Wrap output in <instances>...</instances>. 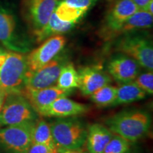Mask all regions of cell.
<instances>
[{"label":"cell","instance_id":"cell-5","mask_svg":"<svg viewBox=\"0 0 153 153\" xmlns=\"http://www.w3.org/2000/svg\"><path fill=\"white\" fill-rule=\"evenodd\" d=\"M116 51L128 56L148 71L153 70V46L150 39L133 33L124 35L116 44Z\"/></svg>","mask_w":153,"mask_h":153},{"label":"cell","instance_id":"cell-27","mask_svg":"<svg viewBox=\"0 0 153 153\" xmlns=\"http://www.w3.org/2000/svg\"><path fill=\"white\" fill-rule=\"evenodd\" d=\"M27 153H57V149H53L45 145L31 143Z\"/></svg>","mask_w":153,"mask_h":153},{"label":"cell","instance_id":"cell-8","mask_svg":"<svg viewBox=\"0 0 153 153\" xmlns=\"http://www.w3.org/2000/svg\"><path fill=\"white\" fill-rule=\"evenodd\" d=\"M66 39L57 35L45 40L41 45L33 50L26 57L28 71H34L53 60L64 48Z\"/></svg>","mask_w":153,"mask_h":153},{"label":"cell","instance_id":"cell-10","mask_svg":"<svg viewBox=\"0 0 153 153\" xmlns=\"http://www.w3.org/2000/svg\"><path fill=\"white\" fill-rule=\"evenodd\" d=\"M0 42L14 52L25 53L29 50L26 42L21 40L16 33L14 16L2 8H0Z\"/></svg>","mask_w":153,"mask_h":153},{"label":"cell","instance_id":"cell-12","mask_svg":"<svg viewBox=\"0 0 153 153\" xmlns=\"http://www.w3.org/2000/svg\"><path fill=\"white\" fill-rule=\"evenodd\" d=\"M58 3V0H25L26 16L34 32L46 24Z\"/></svg>","mask_w":153,"mask_h":153},{"label":"cell","instance_id":"cell-4","mask_svg":"<svg viewBox=\"0 0 153 153\" xmlns=\"http://www.w3.org/2000/svg\"><path fill=\"white\" fill-rule=\"evenodd\" d=\"M37 114L22 93L8 94L0 111V127L36 120Z\"/></svg>","mask_w":153,"mask_h":153},{"label":"cell","instance_id":"cell-2","mask_svg":"<svg viewBox=\"0 0 153 153\" xmlns=\"http://www.w3.org/2000/svg\"><path fill=\"white\" fill-rule=\"evenodd\" d=\"M50 126L57 149H78L85 144L87 128L79 118H59Z\"/></svg>","mask_w":153,"mask_h":153},{"label":"cell","instance_id":"cell-3","mask_svg":"<svg viewBox=\"0 0 153 153\" xmlns=\"http://www.w3.org/2000/svg\"><path fill=\"white\" fill-rule=\"evenodd\" d=\"M28 70L26 57L17 52L7 53L4 62L0 68V89L8 94L22 93Z\"/></svg>","mask_w":153,"mask_h":153},{"label":"cell","instance_id":"cell-9","mask_svg":"<svg viewBox=\"0 0 153 153\" xmlns=\"http://www.w3.org/2000/svg\"><path fill=\"white\" fill-rule=\"evenodd\" d=\"M138 10L132 0H117L108 12L105 21V36L115 37L123 23Z\"/></svg>","mask_w":153,"mask_h":153},{"label":"cell","instance_id":"cell-16","mask_svg":"<svg viewBox=\"0 0 153 153\" xmlns=\"http://www.w3.org/2000/svg\"><path fill=\"white\" fill-rule=\"evenodd\" d=\"M114 133L106 126L94 123L87 128L86 146L88 153H102Z\"/></svg>","mask_w":153,"mask_h":153},{"label":"cell","instance_id":"cell-32","mask_svg":"<svg viewBox=\"0 0 153 153\" xmlns=\"http://www.w3.org/2000/svg\"><path fill=\"white\" fill-rule=\"evenodd\" d=\"M4 52H5V51H4L2 49L0 48V54H1V53H4Z\"/></svg>","mask_w":153,"mask_h":153},{"label":"cell","instance_id":"cell-33","mask_svg":"<svg viewBox=\"0 0 153 153\" xmlns=\"http://www.w3.org/2000/svg\"><path fill=\"white\" fill-rule=\"evenodd\" d=\"M0 90H1V89H0Z\"/></svg>","mask_w":153,"mask_h":153},{"label":"cell","instance_id":"cell-17","mask_svg":"<svg viewBox=\"0 0 153 153\" xmlns=\"http://www.w3.org/2000/svg\"><path fill=\"white\" fill-rule=\"evenodd\" d=\"M153 23V14H150L143 9H138L132 16L128 19L122 25L116 36L127 34L137 31L140 29H145L152 27Z\"/></svg>","mask_w":153,"mask_h":153},{"label":"cell","instance_id":"cell-11","mask_svg":"<svg viewBox=\"0 0 153 153\" xmlns=\"http://www.w3.org/2000/svg\"><path fill=\"white\" fill-rule=\"evenodd\" d=\"M108 74L119 84L132 82L140 74V66L127 55L118 54L111 59L107 65Z\"/></svg>","mask_w":153,"mask_h":153},{"label":"cell","instance_id":"cell-29","mask_svg":"<svg viewBox=\"0 0 153 153\" xmlns=\"http://www.w3.org/2000/svg\"><path fill=\"white\" fill-rule=\"evenodd\" d=\"M132 1L137 6L138 9H143L152 0H132Z\"/></svg>","mask_w":153,"mask_h":153},{"label":"cell","instance_id":"cell-18","mask_svg":"<svg viewBox=\"0 0 153 153\" xmlns=\"http://www.w3.org/2000/svg\"><path fill=\"white\" fill-rule=\"evenodd\" d=\"M74 23L66 22L61 21L55 14L53 13L46 24L41 29L34 32L38 42H42L52 36L60 35L67 33L72 29L74 26Z\"/></svg>","mask_w":153,"mask_h":153},{"label":"cell","instance_id":"cell-26","mask_svg":"<svg viewBox=\"0 0 153 153\" xmlns=\"http://www.w3.org/2000/svg\"><path fill=\"white\" fill-rule=\"evenodd\" d=\"M62 1L72 7L82 9L87 12L91 7L94 5L97 0H62Z\"/></svg>","mask_w":153,"mask_h":153},{"label":"cell","instance_id":"cell-30","mask_svg":"<svg viewBox=\"0 0 153 153\" xmlns=\"http://www.w3.org/2000/svg\"><path fill=\"white\" fill-rule=\"evenodd\" d=\"M153 0L152 1H150L148 4L145 6V7L144 9H143V10H144L145 11H147V12L150 13V14H153Z\"/></svg>","mask_w":153,"mask_h":153},{"label":"cell","instance_id":"cell-15","mask_svg":"<svg viewBox=\"0 0 153 153\" xmlns=\"http://www.w3.org/2000/svg\"><path fill=\"white\" fill-rule=\"evenodd\" d=\"M71 93L72 91L64 90L56 86L41 89L24 88V92H22L37 114L43 108L48 106L56 99L60 97H68Z\"/></svg>","mask_w":153,"mask_h":153},{"label":"cell","instance_id":"cell-21","mask_svg":"<svg viewBox=\"0 0 153 153\" xmlns=\"http://www.w3.org/2000/svg\"><path fill=\"white\" fill-rule=\"evenodd\" d=\"M56 87L70 91L79 87L78 72L72 63H68L63 66L59 74Z\"/></svg>","mask_w":153,"mask_h":153},{"label":"cell","instance_id":"cell-19","mask_svg":"<svg viewBox=\"0 0 153 153\" xmlns=\"http://www.w3.org/2000/svg\"><path fill=\"white\" fill-rule=\"evenodd\" d=\"M147 94L135 85L133 81L120 84L117 87V93L112 106L130 104L146 98Z\"/></svg>","mask_w":153,"mask_h":153},{"label":"cell","instance_id":"cell-1","mask_svg":"<svg viewBox=\"0 0 153 153\" xmlns=\"http://www.w3.org/2000/svg\"><path fill=\"white\" fill-rule=\"evenodd\" d=\"M105 123L114 134L120 135L130 143H135L148 133L152 119L146 111L131 109L114 114L107 118Z\"/></svg>","mask_w":153,"mask_h":153},{"label":"cell","instance_id":"cell-25","mask_svg":"<svg viewBox=\"0 0 153 153\" xmlns=\"http://www.w3.org/2000/svg\"><path fill=\"white\" fill-rule=\"evenodd\" d=\"M139 88L144 91L148 95L153 94V73L152 71H148L139 74L133 80Z\"/></svg>","mask_w":153,"mask_h":153},{"label":"cell","instance_id":"cell-13","mask_svg":"<svg viewBox=\"0 0 153 153\" xmlns=\"http://www.w3.org/2000/svg\"><path fill=\"white\" fill-rule=\"evenodd\" d=\"M89 109V107L87 105L63 97L56 99L48 106L38 111V114L44 117L68 118L85 114Z\"/></svg>","mask_w":153,"mask_h":153},{"label":"cell","instance_id":"cell-14","mask_svg":"<svg viewBox=\"0 0 153 153\" xmlns=\"http://www.w3.org/2000/svg\"><path fill=\"white\" fill-rule=\"evenodd\" d=\"M79 76V89L85 96H90L97 89L111 82L109 74L105 72L100 67H86L80 69Z\"/></svg>","mask_w":153,"mask_h":153},{"label":"cell","instance_id":"cell-24","mask_svg":"<svg viewBox=\"0 0 153 153\" xmlns=\"http://www.w3.org/2000/svg\"><path fill=\"white\" fill-rule=\"evenodd\" d=\"M130 142L120 135L114 134L102 153H128Z\"/></svg>","mask_w":153,"mask_h":153},{"label":"cell","instance_id":"cell-28","mask_svg":"<svg viewBox=\"0 0 153 153\" xmlns=\"http://www.w3.org/2000/svg\"><path fill=\"white\" fill-rule=\"evenodd\" d=\"M57 153H88L85 151L78 149H57Z\"/></svg>","mask_w":153,"mask_h":153},{"label":"cell","instance_id":"cell-23","mask_svg":"<svg viewBox=\"0 0 153 153\" xmlns=\"http://www.w3.org/2000/svg\"><path fill=\"white\" fill-rule=\"evenodd\" d=\"M55 13L61 21L76 24L87 12L61 1L57 4Z\"/></svg>","mask_w":153,"mask_h":153},{"label":"cell","instance_id":"cell-22","mask_svg":"<svg viewBox=\"0 0 153 153\" xmlns=\"http://www.w3.org/2000/svg\"><path fill=\"white\" fill-rule=\"evenodd\" d=\"M117 93V87L109 84L101 87L89 96L90 99L99 107L112 106Z\"/></svg>","mask_w":153,"mask_h":153},{"label":"cell","instance_id":"cell-31","mask_svg":"<svg viewBox=\"0 0 153 153\" xmlns=\"http://www.w3.org/2000/svg\"><path fill=\"white\" fill-rule=\"evenodd\" d=\"M6 95H7V94H6L4 91L2 90H0V111H1V108H2Z\"/></svg>","mask_w":153,"mask_h":153},{"label":"cell","instance_id":"cell-7","mask_svg":"<svg viewBox=\"0 0 153 153\" xmlns=\"http://www.w3.org/2000/svg\"><path fill=\"white\" fill-rule=\"evenodd\" d=\"M66 64L62 59L55 58L48 64L34 71L26 73L24 87L31 89H41L56 86L61 70Z\"/></svg>","mask_w":153,"mask_h":153},{"label":"cell","instance_id":"cell-20","mask_svg":"<svg viewBox=\"0 0 153 153\" xmlns=\"http://www.w3.org/2000/svg\"><path fill=\"white\" fill-rule=\"evenodd\" d=\"M32 143L45 145L49 148L57 149L51 133V126L45 120H36L32 133Z\"/></svg>","mask_w":153,"mask_h":153},{"label":"cell","instance_id":"cell-6","mask_svg":"<svg viewBox=\"0 0 153 153\" xmlns=\"http://www.w3.org/2000/svg\"><path fill=\"white\" fill-rule=\"evenodd\" d=\"M36 120L0 127V147L7 153H27Z\"/></svg>","mask_w":153,"mask_h":153}]
</instances>
